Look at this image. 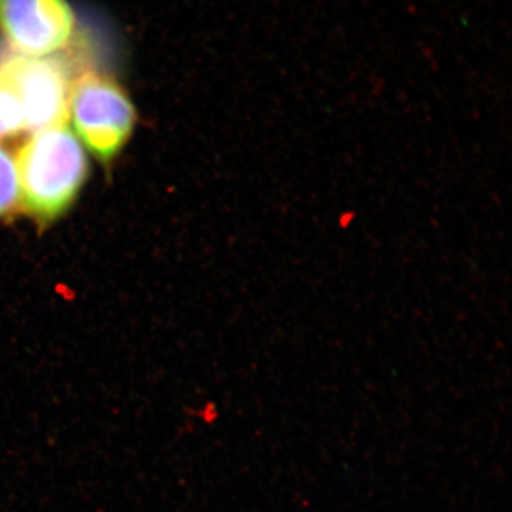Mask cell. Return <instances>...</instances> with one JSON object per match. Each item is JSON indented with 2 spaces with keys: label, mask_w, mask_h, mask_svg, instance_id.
Here are the masks:
<instances>
[{
  "label": "cell",
  "mask_w": 512,
  "mask_h": 512,
  "mask_svg": "<svg viewBox=\"0 0 512 512\" xmlns=\"http://www.w3.org/2000/svg\"><path fill=\"white\" fill-rule=\"evenodd\" d=\"M69 117L84 146L101 161L113 160L136 126V110L124 90L96 73L72 84Z\"/></svg>",
  "instance_id": "2"
},
{
  "label": "cell",
  "mask_w": 512,
  "mask_h": 512,
  "mask_svg": "<svg viewBox=\"0 0 512 512\" xmlns=\"http://www.w3.org/2000/svg\"><path fill=\"white\" fill-rule=\"evenodd\" d=\"M19 202V178L16 163L5 148L0 147V217H5Z\"/></svg>",
  "instance_id": "6"
},
{
  "label": "cell",
  "mask_w": 512,
  "mask_h": 512,
  "mask_svg": "<svg viewBox=\"0 0 512 512\" xmlns=\"http://www.w3.org/2000/svg\"><path fill=\"white\" fill-rule=\"evenodd\" d=\"M0 72L5 73L18 90L25 110L26 128L37 131L66 124L72 83L60 60L16 57Z\"/></svg>",
  "instance_id": "3"
},
{
  "label": "cell",
  "mask_w": 512,
  "mask_h": 512,
  "mask_svg": "<svg viewBox=\"0 0 512 512\" xmlns=\"http://www.w3.org/2000/svg\"><path fill=\"white\" fill-rule=\"evenodd\" d=\"M15 163L19 200L29 215L42 222L67 211L89 173L83 146L66 124L35 131Z\"/></svg>",
  "instance_id": "1"
},
{
  "label": "cell",
  "mask_w": 512,
  "mask_h": 512,
  "mask_svg": "<svg viewBox=\"0 0 512 512\" xmlns=\"http://www.w3.org/2000/svg\"><path fill=\"white\" fill-rule=\"evenodd\" d=\"M26 128L25 110L15 84L0 72V140L16 137Z\"/></svg>",
  "instance_id": "5"
},
{
  "label": "cell",
  "mask_w": 512,
  "mask_h": 512,
  "mask_svg": "<svg viewBox=\"0 0 512 512\" xmlns=\"http://www.w3.org/2000/svg\"><path fill=\"white\" fill-rule=\"evenodd\" d=\"M73 29L66 0H0V30L26 57L52 55L69 42Z\"/></svg>",
  "instance_id": "4"
},
{
  "label": "cell",
  "mask_w": 512,
  "mask_h": 512,
  "mask_svg": "<svg viewBox=\"0 0 512 512\" xmlns=\"http://www.w3.org/2000/svg\"><path fill=\"white\" fill-rule=\"evenodd\" d=\"M356 221V212L352 210L340 212L338 217V227L340 229H349Z\"/></svg>",
  "instance_id": "7"
}]
</instances>
